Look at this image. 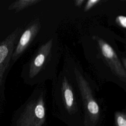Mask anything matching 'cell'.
Returning a JSON list of instances; mask_svg holds the SVG:
<instances>
[{
	"mask_svg": "<svg viewBox=\"0 0 126 126\" xmlns=\"http://www.w3.org/2000/svg\"><path fill=\"white\" fill-rule=\"evenodd\" d=\"M60 83L58 116L69 126H84V117L81 114L71 83L65 75L61 76Z\"/></svg>",
	"mask_w": 126,
	"mask_h": 126,
	"instance_id": "6da1fadb",
	"label": "cell"
},
{
	"mask_svg": "<svg viewBox=\"0 0 126 126\" xmlns=\"http://www.w3.org/2000/svg\"><path fill=\"white\" fill-rule=\"evenodd\" d=\"M45 121V93L38 89L21 107L13 126H43Z\"/></svg>",
	"mask_w": 126,
	"mask_h": 126,
	"instance_id": "7a4b0ae2",
	"label": "cell"
},
{
	"mask_svg": "<svg viewBox=\"0 0 126 126\" xmlns=\"http://www.w3.org/2000/svg\"><path fill=\"white\" fill-rule=\"evenodd\" d=\"M74 72L83 103L84 126H99L100 110L90 85L78 68Z\"/></svg>",
	"mask_w": 126,
	"mask_h": 126,
	"instance_id": "3957f363",
	"label": "cell"
},
{
	"mask_svg": "<svg viewBox=\"0 0 126 126\" xmlns=\"http://www.w3.org/2000/svg\"><path fill=\"white\" fill-rule=\"evenodd\" d=\"M54 40L52 38L42 44L28 63L23 66L21 75L25 82L32 84L33 79L39 76L51 63L55 51Z\"/></svg>",
	"mask_w": 126,
	"mask_h": 126,
	"instance_id": "277c9868",
	"label": "cell"
},
{
	"mask_svg": "<svg viewBox=\"0 0 126 126\" xmlns=\"http://www.w3.org/2000/svg\"><path fill=\"white\" fill-rule=\"evenodd\" d=\"M22 32V28H17L0 41V102L5 98V84L8 73L12 66V54Z\"/></svg>",
	"mask_w": 126,
	"mask_h": 126,
	"instance_id": "5b68a950",
	"label": "cell"
},
{
	"mask_svg": "<svg viewBox=\"0 0 126 126\" xmlns=\"http://www.w3.org/2000/svg\"><path fill=\"white\" fill-rule=\"evenodd\" d=\"M103 59L106 61L111 71L124 82H126V70L113 48L105 41L98 37H94Z\"/></svg>",
	"mask_w": 126,
	"mask_h": 126,
	"instance_id": "8992f818",
	"label": "cell"
},
{
	"mask_svg": "<svg viewBox=\"0 0 126 126\" xmlns=\"http://www.w3.org/2000/svg\"><path fill=\"white\" fill-rule=\"evenodd\" d=\"M41 28V24L38 19L32 21L21 34L13 51L11 63L13 65L23 55L29 45L34 39Z\"/></svg>",
	"mask_w": 126,
	"mask_h": 126,
	"instance_id": "52a82bcc",
	"label": "cell"
},
{
	"mask_svg": "<svg viewBox=\"0 0 126 126\" xmlns=\"http://www.w3.org/2000/svg\"><path fill=\"white\" fill-rule=\"evenodd\" d=\"M40 0H18L11 3L8 7L9 10H15L18 12L26 8L33 5L39 2Z\"/></svg>",
	"mask_w": 126,
	"mask_h": 126,
	"instance_id": "ba28073f",
	"label": "cell"
},
{
	"mask_svg": "<svg viewBox=\"0 0 126 126\" xmlns=\"http://www.w3.org/2000/svg\"><path fill=\"white\" fill-rule=\"evenodd\" d=\"M116 126H126V114L123 111H116L115 113Z\"/></svg>",
	"mask_w": 126,
	"mask_h": 126,
	"instance_id": "9c48e42d",
	"label": "cell"
},
{
	"mask_svg": "<svg viewBox=\"0 0 126 126\" xmlns=\"http://www.w3.org/2000/svg\"><path fill=\"white\" fill-rule=\"evenodd\" d=\"M101 2L100 0H88L84 6V11L87 12Z\"/></svg>",
	"mask_w": 126,
	"mask_h": 126,
	"instance_id": "30bf717a",
	"label": "cell"
},
{
	"mask_svg": "<svg viewBox=\"0 0 126 126\" xmlns=\"http://www.w3.org/2000/svg\"><path fill=\"white\" fill-rule=\"evenodd\" d=\"M116 23L123 29L126 28V17L125 16L119 15L116 18Z\"/></svg>",
	"mask_w": 126,
	"mask_h": 126,
	"instance_id": "8fae6325",
	"label": "cell"
},
{
	"mask_svg": "<svg viewBox=\"0 0 126 126\" xmlns=\"http://www.w3.org/2000/svg\"><path fill=\"white\" fill-rule=\"evenodd\" d=\"M85 1V0H75L74 2L75 6L77 7H80L83 4Z\"/></svg>",
	"mask_w": 126,
	"mask_h": 126,
	"instance_id": "7c38bea8",
	"label": "cell"
},
{
	"mask_svg": "<svg viewBox=\"0 0 126 126\" xmlns=\"http://www.w3.org/2000/svg\"><path fill=\"white\" fill-rule=\"evenodd\" d=\"M121 63L124 67V68L126 70V59L125 57H123V58H122L121 59Z\"/></svg>",
	"mask_w": 126,
	"mask_h": 126,
	"instance_id": "4fadbf2b",
	"label": "cell"
}]
</instances>
